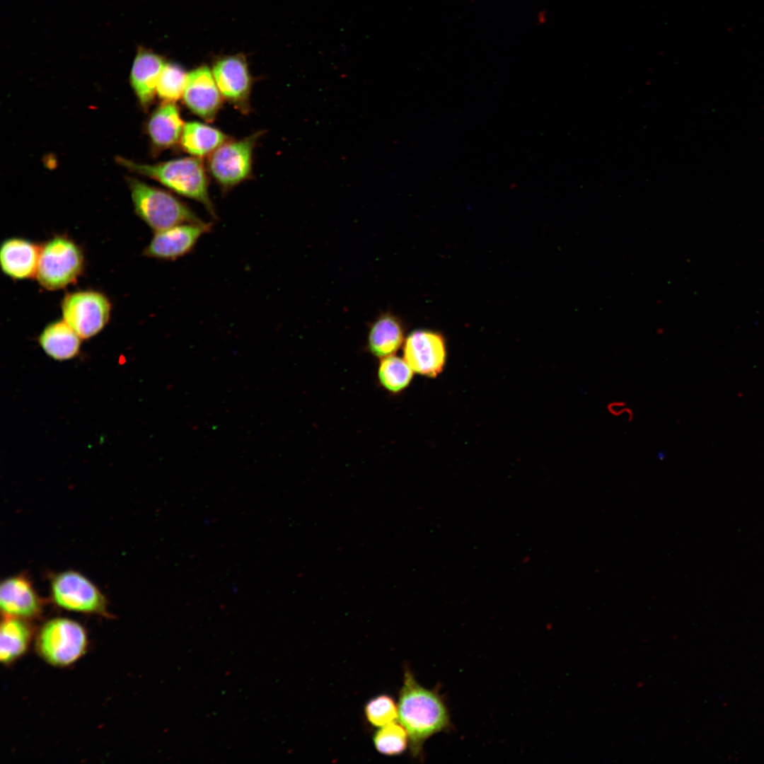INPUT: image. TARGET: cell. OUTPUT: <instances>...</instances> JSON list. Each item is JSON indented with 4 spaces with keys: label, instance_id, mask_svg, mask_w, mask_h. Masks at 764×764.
<instances>
[{
    "label": "cell",
    "instance_id": "8",
    "mask_svg": "<svg viewBox=\"0 0 764 764\" xmlns=\"http://www.w3.org/2000/svg\"><path fill=\"white\" fill-rule=\"evenodd\" d=\"M63 320L82 338L98 334L109 322L112 304L102 292L92 289L67 293L61 303Z\"/></svg>",
    "mask_w": 764,
    "mask_h": 764
},
{
    "label": "cell",
    "instance_id": "19",
    "mask_svg": "<svg viewBox=\"0 0 764 764\" xmlns=\"http://www.w3.org/2000/svg\"><path fill=\"white\" fill-rule=\"evenodd\" d=\"M230 137L219 129L207 124L192 121L185 123L180 139L183 151L192 156H209Z\"/></svg>",
    "mask_w": 764,
    "mask_h": 764
},
{
    "label": "cell",
    "instance_id": "2",
    "mask_svg": "<svg viewBox=\"0 0 764 764\" xmlns=\"http://www.w3.org/2000/svg\"><path fill=\"white\" fill-rule=\"evenodd\" d=\"M116 161L132 173L160 183L171 191L202 204L213 217L215 208L209 194V180L202 161L185 157L154 164L138 163L122 156Z\"/></svg>",
    "mask_w": 764,
    "mask_h": 764
},
{
    "label": "cell",
    "instance_id": "20",
    "mask_svg": "<svg viewBox=\"0 0 764 764\" xmlns=\"http://www.w3.org/2000/svg\"><path fill=\"white\" fill-rule=\"evenodd\" d=\"M32 635L28 620L4 616L0 630L1 662L8 665L22 656L28 648Z\"/></svg>",
    "mask_w": 764,
    "mask_h": 764
},
{
    "label": "cell",
    "instance_id": "9",
    "mask_svg": "<svg viewBox=\"0 0 764 764\" xmlns=\"http://www.w3.org/2000/svg\"><path fill=\"white\" fill-rule=\"evenodd\" d=\"M212 72L223 98L242 113H248L253 78L245 57H221L214 63Z\"/></svg>",
    "mask_w": 764,
    "mask_h": 764
},
{
    "label": "cell",
    "instance_id": "7",
    "mask_svg": "<svg viewBox=\"0 0 764 764\" xmlns=\"http://www.w3.org/2000/svg\"><path fill=\"white\" fill-rule=\"evenodd\" d=\"M262 133L257 132L238 140L230 139L208 156L207 171L223 191L250 177L253 150Z\"/></svg>",
    "mask_w": 764,
    "mask_h": 764
},
{
    "label": "cell",
    "instance_id": "3",
    "mask_svg": "<svg viewBox=\"0 0 764 764\" xmlns=\"http://www.w3.org/2000/svg\"><path fill=\"white\" fill-rule=\"evenodd\" d=\"M127 183L136 214L154 232L181 224L204 222L171 193L134 177H128Z\"/></svg>",
    "mask_w": 764,
    "mask_h": 764
},
{
    "label": "cell",
    "instance_id": "15",
    "mask_svg": "<svg viewBox=\"0 0 764 764\" xmlns=\"http://www.w3.org/2000/svg\"><path fill=\"white\" fill-rule=\"evenodd\" d=\"M41 245L23 238L5 239L0 247V265L3 273L16 280L35 277Z\"/></svg>",
    "mask_w": 764,
    "mask_h": 764
},
{
    "label": "cell",
    "instance_id": "13",
    "mask_svg": "<svg viewBox=\"0 0 764 764\" xmlns=\"http://www.w3.org/2000/svg\"><path fill=\"white\" fill-rule=\"evenodd\" d=\"M43 606V600L24 574L7 577L1 581L0 607L4 616L33 620L42 614Z\"/></svg>",
    "mask_w": 764,
    "mask_h": 764
},
{
    "label": "cell",
    "instance_id": "17",
    "mask_svg": "<svg viewBox=\"0 0 764 764\" xmlns=\"http://www.w3.org/2000/svg\"><path fill=\"white\" fill-rule=\"evenodd\" d=\"M405 340V328L401 319L392 313L386 312L371 324L366 348L371 355L380 359L395 354Z\"/></svg>",
    "mask_w": 764,
    "mask_h": 764
},
{
    "label": "cell",
    "instance_id": "21",
    "mask_svg": "<svg viewBox=\"0 0 764 764\" xmlns=\"http://www.w3.org/2000/svg\"><path fill=\"white\" fill-rule=\"evenodd\" d=\"M413 374L404 358L393 354L380 359L377 371L378 383L391 394L403 391L412 381Z\"/></svg>",
    "mask_w": 764,
    "mask_h": 764
},
{
    "label": "cell",
    "instance_id": "4",
    "mask_svg": "<svg viewBox=\"0 0 764 764\" xmlns=\"http://www.w3.org/2000/svg\"><path fill=\"white\" fill-rule=\"evenodd\" d=\"M88 644L84 627L66 618H54L40 627L35 640L40 656L57 667H66L77 661Z\"/></svg>",
    "mask_w": 764,
    "mask_h": 764
},
{
    "label": "cell",
    "instance_id": "23",
    "mask_svg": "<svg viewBox=\"0 0 764 764\" xmlns=\"http://www.w3.org/2000/svg\"><path fill=\"white\" fill-rule=\"evenodd\" d=\"M180 66L166 63L159 77L156 95L163 102L175 103L183 96L187 78Z\"/></svg>",
    "mask_w": 764,
    "mask_h": 764
},
{
    "label": "cell",
    "instance_id": "11",
    "mask_svg": "<svg viewBox=\"0 0 764 764\" xmlns=\"http://www.w3.org/2000/svg\"><path fill=\"white\" fill-rule=\"evenodd\" d=\"M403 357L414 372L435 377L441 373L445 363L444 338L432 330H414L405 340Z\"/></svg>",
    "mask_w": 764,
    "mask_h": 764
},
{
    "label": "cell",
    "instance_id": "1",
    "mask_svg": "<svg viewBox=\"0 0 764 764\" xmlns=\"http://www.w3.org/2000/svg\"><path fill=\"white\" fill-rule=\"evenodd\" d=\"M397 705L398 718L407 732L410 751L414 758L422 756L427 739L452 729L443 697L436 689L421 685L408 667L404 670Z\"/></svg>",
    "mask_w": 764,
    "mask_h": 764
},
{
    "label": "cell",
    "instance_id": "25",
    "mask_svg": "<svg viewBox=\"0 0 764 764\" xmlns=\"http://www.w3.org/2000/svg\"><path fill=\"white\" fill-rule=\"evenodd\" d=\"M537 21L539 24H543L546 21V11L541 10L538 13Z\"/></svg>",
    "mask_w": 764,
    "mask_h": 764
},
{
    "label": "cell",
    "instance_id": "5",
    "mask_svg": "<svg viewBox=\"0 0 764 764\" xmlns=\"http://www.w3.org/2000/svg\"><path fill=\"white\" fill-rule=\"evenodd\" d=\"M83 268V253L76 243L55 236L41 245L35 277L43 288L59 290L76 282Z\"/></svg>",
    "mask_w": 764,
    "mask_h": 764
},
{
    "label": "cell",
    "instance_id": "16",
    "mask_svg": "<svg viewBox=\"0 0 764 764\" xmlns=\"http://www.w3.org/2000/svg\"><path fill=\"white\" fill-rule=\"evenodd\" d=\"M185 123L175 103L163 102L149 116L146 132L154 152L173 147L180 141Z\"/></svg>",
    "mask_w": 764,
    "mask_h": 764
},
{
    "label": "cell",
    "instance_id": "6",
    "mask_svg": "<svg viewBox=\"0 0 764 764\" xmlns=\"http://www.w3.org/2000/svg\"><path fill=\"white\" fill-rule=\"evenodd\" d=\"M51 599L72 612L109 617L108 601L99 588L83 574L66 570L50 576Z\"/></svg>",
    "mask_w": 764,
    "mask_h": 764
},
{
    "label": "cell",
    "instance_id": "10",
    "mask_svg": "<svg viewBox=\"0 0 764 764\" xmlns=\"http://www.w3.org/2000/svg\"><path fill=\"white\" fill-rule=\"evenodd\" d=\"M211 223H185L155 232L143 255L161 260H175L190 253L199 239L212 228Z\"/></svg>",
    "mask_w": 764,
    "mask_h": 764
},
{
    "label": "cell",
    "instance_id": "22",
    "mask_svg": "<svg viewBox=\"0 0 764 764\" xmlns=\"http://www.w3.org/2000/svg\"><path fill=\"white\" fill-rule=\"evenodd\" d=\"M376 751L384 756H395L404 753L409 746V737L405 727L396 721L379 727L373 735Z\"/></svg>",
    "mask_w": 764,
    "mask_h": 764
},
{
    "label": "cell",
    "instance_id": "24",
    "mask_svg": "<svg viewBox=\"0 0 764 764\" xmlns=\"http://www.w3.org/2000/svg\"><path fill=\"white\" fill-rule=\"evenodd\" d=\"M368 723L374 727H381L398 718V705L394 699L386 694H381L370 699L364 708Z\"/></svg>",
    "mask_w": 764,
    "mask_h": 764
},
{
    "label": "cell",
    "instance_id": "18",
    "mask_svg": "<svg viewBox=\"0 0 764 764\" xmlns=\"http://www.w3.org/2000/svg\"><path fill=\"white\" fill-rule=\"evenodd\" d=\"M81 339L62 319L47 324L40 334L38 341L47 355L57 361H64L78 355Z\"/></svg>",
    "mask_w": 764,
    "mask_h": 764
},
{
    "label": "cell",
    "instance_id": "12",
    "mask_svg": "<svg viewBox=\"0 0 764 764\" xmlns=\"http://www.w3.org/2000/svg\"><path fill=\"white\" fill-rule=\"evenodd\" d=\"M182 98L192 113L208 122L215 120L224 99L212 70L205 65L188 73Z\"/></svg>",
    "mask_w": 764,
    "mask_h": 764
},
{
    "label": "cell",
    "instance_id": "14",
    "mask_svg": "<svg viewBox=\"0 0 764 764\" xmlns=\"http://www.w3.org/2000/svg\"><path fill=\"white\" fill-rule=\"evenodd\" d=\"M164 59L143 47L138 48L130 71V85L142 109L148 110L156 96Z\"/></svg>",
    "mask_w": 764,
    "mask_h": 764
}]
</instances>
